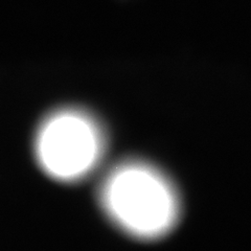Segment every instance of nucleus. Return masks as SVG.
I'll list each match as a JSON object with an SVG mask.
<instances>
[{
  "label": "nucleus",
  "instance_id": "f257e3e1",
  "mask_svg": "<svg viewBox=\"0 0 251 251\" xmlns=\"http://www.w3.org/2000/svg\"><path fill=\"white\" fill-rule=\"evenodd\" d=\"M108 218L131 237L154 241L177 225L181 204L169 178L151 164L127 161L108 173L100 190Z\"/></svg>",
  "mask_w": 251,
  "mask_h": 251
},
{
  "label": "nucleus",
  "instance_id": "f03ea898",
  "mask_svg": "<svg viewBox=\"0 0 251 251\" xmlns=\"http://www.w3.org/2000/svg\"><path fill=\"white\" fill-rule=\"evenodd\" d=\"M106 139L100 124L82 110L64 109L42 123L35 139L40 168L60 182L88 177L100 162Z\"/></svg>",
  "mask_w": 251,
  "mask_h": 251
}]
</instances>
